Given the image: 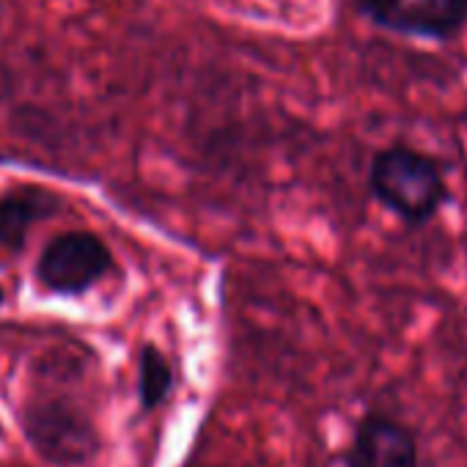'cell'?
Here are the masks:
<instances>
[{
  "label": "cell",
  "instance_id": "obj_1",
  "mask_svg": "<svg viewBox=\"0 0 467 467\" xmlns=\"http://www.w3.org/2000/svg\"><path fill=\"white\" fill-rule=\"evenodd\" d=\"M374 195L407 223L429 220L445 201V182L437 162L415 149H382L368 173Z\"/></svg>",
  "mask_w": 467,
  "mask_h": 467
},
{
  "label": "cell",
  "instance_id": "obj_2",
  "mask_svg": "<svg viewBox=\"0 0 467 467\" xmlns=\"http://www.w3.org/2000/svg\"><path fill=\"white\" fill-rule=\"evenodd\" d=\"M113 267L108 245L91 231H67L42 251L36 265L39 284L53 295H86Z\"/></svg>",
  "mask_w": 467,
  "mask_h": 467
},
{
  "label": "cell",
  "instance_id": "obj_3",
  "mask_svg": "<svg viewBox=\"0 0 467 467\" xmlns=\"http://www.w3.org/2000/svg\"><path fill=\"white\" fill-rule=\"evenodd\" d=\"M358 6L374 26L418 39H448L467 20V0H358Z\"/></svg>",
  "mask_w": 467,
  "mask_h": 467
},
{
  "label": "cell",
  "instance_id": "obj_4",
  "mask_svg": "<svg viewBox=\"0 0 467 467\" xmlns=\"http://www.w3.org/2000/svg\"><path fill=\"white\" fill-rule=\"evenodd\" d=\"M26 429L34 445L56 462H80L94 445L91 423L72 407L61 404H42L31 410Z\"/></svg>",
  "mask_w": 467,
  "mask_h": 467
},
{
  "label": "cell",
  "instance_id": "obj_5",
  "mask_svg": "<svg viewBox=\"0 0 467 467\" xmlns=\"http://www.w3.org/2000/svg\"><path fill=\"white\" fill-rule=\"evenodd\" d=\"M349 467H418L415 437L385 415H366L355 429Z\"/></svg>",
  "mask_w": 467,
  "mask_h": 467
},
{
  "label": "cell",
  "instance_id": "obj_6",
  "mask_svg": "<svg viewBox=\"0 0 467 467\" xmlns=\"http://www.w3.org/2000/svg\"><path fill=\"white\" fill-rule=\"evenodd\" d=\"M56 209L53 198L31 190L0 195V248L20 251L31 225Z\"/></svg>",
  "mask_w": 467,
  "mask_h": 467
},
{
  "label": "cell",
  "instance_id": "obj_7",
  "mask_svg": "<svg viewBox=\"0 0 467 467\" xmlns=\"http://www.w3.org/2000/svg\"><path fill=\"white\" fill-rule=\"evenodd\" d=\"M173 388V368L157 347H143L138 355V396L143 410H157Z\"/></svg>",
  "mask_w": 467,
  "mask_h": 467
}]
</instances>
